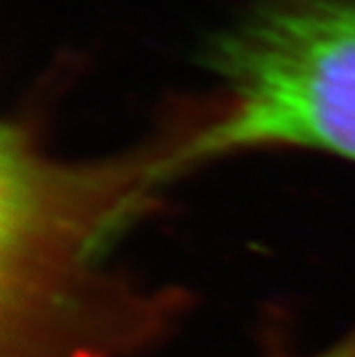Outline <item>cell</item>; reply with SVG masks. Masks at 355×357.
Returning <instances> with one entry per match:
<instances>
[{"label":"cell","mask_w":355,"mask_h":357,"mask_svg":"<svg viewBox=\"0 0 355 357\" xmlns=\"http://www.w3.org/2000/svg\"><path fill=\"white\" fill-rule=\"evenodd\" d=\"M222 113L153 176L256 148H305L355 164V3L300 0L245 21L213 49Z\"/></svg>","instance_id":"6da1fadb"},{"label":"cell","mask_w":355,"mask_h":357,"mask_svg":"<svg viewBox=\"0 0 355 357\" xmlns=\"http://www.w3.org/2000/svg\"><path fill=\"white\" fill-rule=\"evenodd\" d=\"M307 357H355V330L351 334H346L344 339L335 341L332 346L323 348V351L307 355Z\"/></svg>","instance_id":"7a4b0ae2"}]
</instances>
